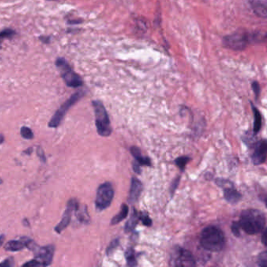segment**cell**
Instances as JSON below:
<instances>
[{"label":"cell","instance_id":"1","mask_svg":"<svg viewBox=\"0 0 267 267\" xmlns=\"http://www.w3.org/2000/svg\"><path fill=\"white\" fill-rule=\"evenodd\" d=\"M238 223L246 234H259L265 229V214L258 209L244 210L241 213Z\"/></svg>","mask_w":267,"mask_h":267},{"label":"cell","instance_id":"2","mask_svg":"<svg viewBox=\"0 0 267 267\" xmlns=\"http://www.w3.org/2000/svg\"><path fill=\"white\" fill-rule=\"evenodd\" d=\"M201 245L210 252L223 250L225 245L224 234L217 226H207L201 233Z\"/></svg>","mask_w":267,"mask_h":267},{"label":"cell","instance_id":"3","mask_svg":"<svg viewBox=\"0 0 267 267\" xmlns=\"http://www.w3.org/2000/svg\"><path fill=\"white\" fill-rule=\"evenodd\" d=\"M92 107L95 113L96 119V126L98 132L101 137H108L112 132L111 122L109 119L108 115L105 107L101 101H92Z\"/></svg>","mask_w":267,"mask_h":267},{"label":"cell","instance_id":"4","mask_svg":"<svg viewBox=\"0 0 267 267\" xmlns=\"http://www.w3.org/2000/svg\"><path fill=\"white\" fill-rule=\"evenodd\" d=\"M31 251L35 255V258L32 260L24 264L23 266H48L51 265L55 252L54 245L51 244V245L40 247L36 244Z\"/></svg>","mask_w":267,"mask_h":267},{"label":"cell","instance_id":"5","mask_svg":"<svg viewBox=\"0 0 267 267\" xmlns=\"http://www.w3.org/2000/svg\"><path fill=\"white\" fill-rule=\"evenodd\" d=\"M56 66L59 69L67 86L71 88H79L83 86V82L81 77L73 71L66 60L58 58L56 61Z\"/></svg>","mask_w":267,"mask_h":267},{"label":"cell","instance_id":"6","mask_svg":"<svg viewBox=\"0 0 267 267\" xmlns=\"http://www.w3.org/2000/svg\"><path fill=\"white\" fill-rule=\"evenodd\" d=\"M84 91H78V92H74L69 99L67 100V101L61 105V107L58 109V111L55 112L52 119H50L48 124L49 127H58L60 124L62 122L63 119L65 117V115L68 112V110H69L74 104H75L78 101H80V100L84 96Z\"/></svg>","mask_w":267,"mask_h":267},{"label":"cell","instance_id":"7","mask_svg":"<svg viewBox=\"0 0 267 267\" xmlns=\"http://www.w3.org/2000/svg\"><path fill=\"white\" fill-rule=\"evenodd\" d=\"M255 36L244 32L238 31L232 35H227L223 39V44L227 48L233 50H243L247 47L249 43L254 40Z\"/></svg>","mask_w":267,"mask_h":267},{"label":"cell","instance_id":"8","mask_svg":"<svg viewBox=\"0 0 267 267\" xmlns=\"http://www.w3.org/2000/svg\"><path fill=\"white\" fill-rule=\"evenodd\" d=\"M114 195V189L111 183L106 182L101 184L98 187L97 192L96 201H95L97 209L103 211L108 208L112 202Z\"/></svg>","mask_w":267,"mask_h":267},{"label":"cell","instance_id":"9","mask_svg":"<svg viewBox=\"0 0 267 267\" xmlns=\"http://www.w3.org/2000/svg\"><path fill=\"white\" fill-rule=\"evenodd\" d=\"M170 265L173 266L192 267L196 265L195 258L190 251L178 247L171 256Z\"/></svg>","mask_w":267,"mask_h":267},{"label":"cell","instance_id":"10","mask_svg":"<svg viewBox=\"0 0 267 267\" xmlns=\"http://www.w3.org/2000/svg\"><path fill=\"white\" fill-rule=\"evenodd\" d=\"M216 183L224 190V198L231 204H236L241 199V195L234 188L231 181L226 180H216Z\"/></svg>","mask_w":267,"mask_h":267},{"label":"cell","instance_id":"11","mask_svg":"<svg viewBox=\"0 0 267 267\" xmlns=\"http://www.w3.org/2000/svg\"><path fill=\"white\" fill-rule=\"evenodd\" d=\"M78 205H79V202H78L77 200L74 199V198L70 199L69 201H68L66 209H65V213L63 215L62 219H61L59 224L56 225L54 229L58 234H61L62 231H65V230L68 227V225L70 224V222H71L73 212L76 209Z\"/></svg>","mask_w":267,"mask_h":267},{"label":"cell","instance_id":"12","mask_svg":"<svg viewBox=\"0 0 267 267\" xmlns=\"http://www.w3.org/2000/svg\"><path fill=\"white\" fill-rule=\"evenodd\" d=\"M267 155V143L265 140H261L256 144L252 159L254 165H259L265 163Z\"/></svg>","mask_w":267,"mask_h":267},{"label":"cell","instance_id":"13","mask_svg":"<svg viewBox=\"0 0 267 267\" xmlns=\"http://www.w3.org/2000/svg\"><path fill=\"white\" fill-rule=\"evenodd\" d=\"M33 240L28 237H22L20 239L12 240L6 244L5 250L8 252H19L23 250L25 247L28 249V245Z\"/></svg>","mask_w":267,"mask_h":267},{"label":"cell","instance_id":"14","mask_svg":"<svg viewBox=\"0 0 267 267\" xmlns=\"http://www.w3.org/2000/svg\"><path fill=\"white\" fill-rule=\"evenodd\" d=\"M142 183L137 178H132L131 181L130 190H129V201L130 203H135L140 198L142 192Z\"/></svg>","mask_w":267,"mask_h":267},{"label":"cell","instance_id":"15","mask_svg":"<svg viewBox=\"0 0 267 267\" xmlns=\"http://www.w3.org/2000/svg\"><path fill=\"white\" fill-rule=\"evenodd\" d=\"M251 7L259 17L265 18L267 16V0H250Z\"/></svg>","mask_w":267,"mask_h":267},{"label":"cell","instance_id":"16","mask_svg":"<svg viewBox=\"0 0 267 267\" xmlns=\"http://www.w3.org/2000/svg\"><path fill=\"white\" fill-rule=\"evenodd\" d=\"M131 154L134 157V159L137 160V162L141 165H147V166H150L151 162H150V159L147 157L143 156L142 153L140 151V149L137 147H132L130 149Z\"/></svg>","mask_w":267,"mask_h":267},{"label":"cell","instance_id":"17","mask_svg":"<svg viewBox=\"0 0 267 267\" xmlns=\"http://www.w3.org/2000/svg\"><path fill=\"white\" fill-rule=\"evenodd\" d=\"M139 219H140V214L137 213V210L134 208L132 215H131L130 219H129V221L126 223L125 226V231L126 233L131 232L135 229L136 226L138 223Z\"/></svg>","mask_w":267,"mask_h":267},{"label":"cell","instance_id":"18","mask_svg":"<svg viewBox=\"0 0 267 267\" xmlns=\"http://www.w3.org/2000/svg\"><path fill=\"white\" fill-rule=\"evenodd\" d=\"M253 107V115H254V125H253V132L254 134H258L262 128V116L259 110L252 104Z\"/></svg>","mask_w":267,"mask_h":267},{"label":"cell","instance_id":"19","mask_svg":"<svg viewBox=\"0 0 267 267\" xmlns=\"http://www.w3.org/2000/svg\"><path fill=\"white\" fill-rule=\"evenodd\" d=\"M128 213H129V207L126 205H122L119 214L115 216L113 219H111V224L116 225L120 223L124 219L126 218V216H128Z\"/></svg>","mask_w":267,"mask_h":267},{"label":"cell","instance_id":"20","mask_svg":"<svg viewBox=\"0 0 267 267\" xmlns=\"http://www.w3.org/2000/svg\"><path fill=\"white\" fill-rule=\"evenodd\" d=\"M74 211L77 213V218L81 223H88L89 222V216L88 214L86 206L80 207V204Z\"/></svg>","mask_w":267,"mask_h":267},{"label":"cell","instance_id":"21","mask_svg":"<svg viewBox=\"0 0 267 267\" xmlns=\"http://www.w3.org/2000/svg\"><path fill=\"white\" fill-rule=\"evenodd\" d=\"M125 259H126L128 265H129V266H135V265H137L135 251L132 247H129L125 252Z\"/></svg>","mask_w":267,"mask_h":267},{"label":"cell","instance_id":"22","mask_svg":"<svg viewBox=\"0 0 267 267\" xmlns=\"http://www.w3.org/2000/svg\"><path fill=\"white\" fill-rule=\"evenodd\" d=\"M190 158H189V157L182 156L178 158V159H176L175 163L181 171H184L186 164L190 162Z\"/></svg>","mask_w":267,"mask_h":267},{"label":"cell","instance_id":"23","mask_svg":"<svg viewBox=\"0 0 267 267\" xmlns=\"http://www.w3.org/2000/svg\"><path fill=\"white\" fill-rule=\"evenodd\" d=\"M21 135L24 139L26 140H32L34 138V134L30 128L23 126L21 129Z\"/></svg>","mask_w":267,"mask_h":267},{"label":"cell","instance_id":"24","mask_svg":"<svg viewBox=\"0 0 267 267\" xmlns=\"http://www.w3.org/2000/svg\"><path fill=\"white\" fill-rule=\"evenodd\" d=\"M15 35V31L12 29H6L0 32V48H1V43L4 39L12 38Z\"/></svg>","mask_w":267,"mask_h":267},{"label":"cell","instance_id":"25","mask_svg":"<svg viewBox=\"0 0 267 267\" xmlns=\"http://www.w3.org/2000/svg\"><path fill=\"white\" fill-rule=\"evenodd\" d=\"M140 219L142 221L144 226H150L152 225V220L149 217L148 214L146 213H140Z\"/></svg>","mask_w":267,"mask_h":267},{"label":"cell","instance_id":"26","mask_svg":"<svg viewBox=\"0 0 267 267\" xmlns=\"http://www.w3.org/2000/svg\"><path fill=\"white\" fill-rule=\"evenodd\" d=\"M258 265L261 267L267 266V253L265 251L259 255L258 258Z\"/></svg>","mask_w":267,"mask_h":267},{"label":"cell","instance_id":"27","mask_svg":"<svg viewBox=\"0 0 267 267\" xmlns=\"http://www.w3.org/2000/svg\"><path fill=\"white\" fill-rule=\"evenodd\" d=\"M119 239H116L114 240V241H111V244H110V245L107 247V254L108 255V256H110V255L112 254L113 252H114L115 250H116V249H117L118 246H119Z\"/></svg>","mask_w":267,"mask_h":267},{"label":"cell","instance_id":"28","mask_svg":"<svg viewBox=\"0 0 267 267\" xmlns=\"http://www.w3.org/2000/svg\"><path fill=\"white\" fill-rule=\"evenodd\" d=\"M240 225L239 223H235L234 222V223H233L232 226H231V229H232V232L233 234L235 235L236 237H240V235H241V233H240Z\"/></svg>","mask_w":267,"mask_h":267},{"label":"cell","instance_id":"29","mask_svg":"<svg viewBox=\"0 0 267 267\" xmlns=\"http://www.w3.org/2000/svg\"><path fill=\"white\" fill-rule=\"evenodd\" d=\"M13 265H14V262H13V259L12 257L5 259L4 262L0 263V266L10 267L13 266Z\"/></svg>","mask_w":267,"mask_h":267},{"label":"cell","instance_id":"30","mask_svg":"<svg viewBox=\"0 0 267 267\" xmlns=\"http://www.w3.org/2000/svg\"><path fill=\"white\" fill-rule=\"evenodd\" d=\"M253 89L254 91V93L256 94V98H259V93H260V86L257 82H254L253 83Z\"/></svg>","mask_w":267,"mask_h":267},{"label":"cell","instance_id":"31","mask_svg":"<svg viewBox=\"0 0 267 267\" xmlns=\"http://www.w3.org/2000/svg\"><path fill=\"white\" fill-rule=\"evenodd\" d=\"M37 154H38L39 158H40V160H41L42 162H46V156H45L44 151H43V148H42V147H40L37 148Z\"/></svg>","mask_w":267,"mask_h":267},{"label":"cell","instance_id":"32","mask_svg":"<svg viewBox=\"0 0 267 267\" xmlns=\"http://www.w3.org/2000/svg\"><path fill=\"white\" fill-rule=\"evenodd\" d=\"M179 182H180V177H178V178L176 179V180H174V182H173V184H171V195H173V194L174 193V192H175L176 189H177V186H178Z\"/></svg>","mask_w":267,"mask_h":267},{"label":"cell","instance_id":"33","mask_svg":"<svg viewBox=\"0 0 267 267\" xmlns=\"http://www.w3.org/2000/svg\"><path fill=\"white\" fill-rule=\"evenodd\" d=\"M262 233V241L264 245L266 246V229H264Z\"/></svg>","mask_w":267,"mask_h":267},{"label":"cell","instance_id":"34","mask_svg":"<svg viewBox=\"0 0 267 267\" xmlns=\"http://www.w3.org/2000/svg\"><path fill=\"white\" fill-rule=\"evenodd\" d=\"M134 170L136 173H137V174H140V173H141V169H140L138 164L134 163Z\"/></svg>","mask_w":267,"mask_h":267},{"label":"cell","instance_id":"35","mask_svg":"<svg viewBox=\"0 0 267 267\" xmlns=\"http://www.w3.org/2000/svg\"><path fill=\"white\" fill-rule=\"evenodd\" d=\"M6 237L4 234H2V235H0V247L4 244V241H5Z\"/></svg>","mask_w":267,"mask_h":267},{"label":"cell","instance_id":"36","mask_svg":"<svg viewBox=\"0 0 267 267\" xmlns=\"http://www.w3.org/2000/svg\"><path fill=\"white\" fill-rule=\"evenodd\" d=\"M32 147H29V148L28 149V150H25V151H24V153H26L27 155H31V152H32Z\"/></svg>","mask_w":267,"mask_h":267},{"label":"cell","instance_id":"37","mask_svg":"<svg viewBox=\"0 0 267 267\" xmlns=\"http://www.w3.org/2000/svg\"><path fill=\"white\" fill-rule=\"evenodd\" d=\"M4 140L5 138H4V135L0 134V144H2L4 142Z\"/></svg>","mask_w":267,"mask_h":267},{"label":"cell","instance_id":"38","mask_svg":"<svg viewBox=\"0 0 267 267\" xmlns=\"http://www.w3.org/2000/svg\"><path fill=\"white\" fill-rule=\"evenodd\" d=\"M1 183H3V180L2 179L0 178V184H1Z\"/></svg>","mask_w":267,"mask_h":267}]
</instances>
